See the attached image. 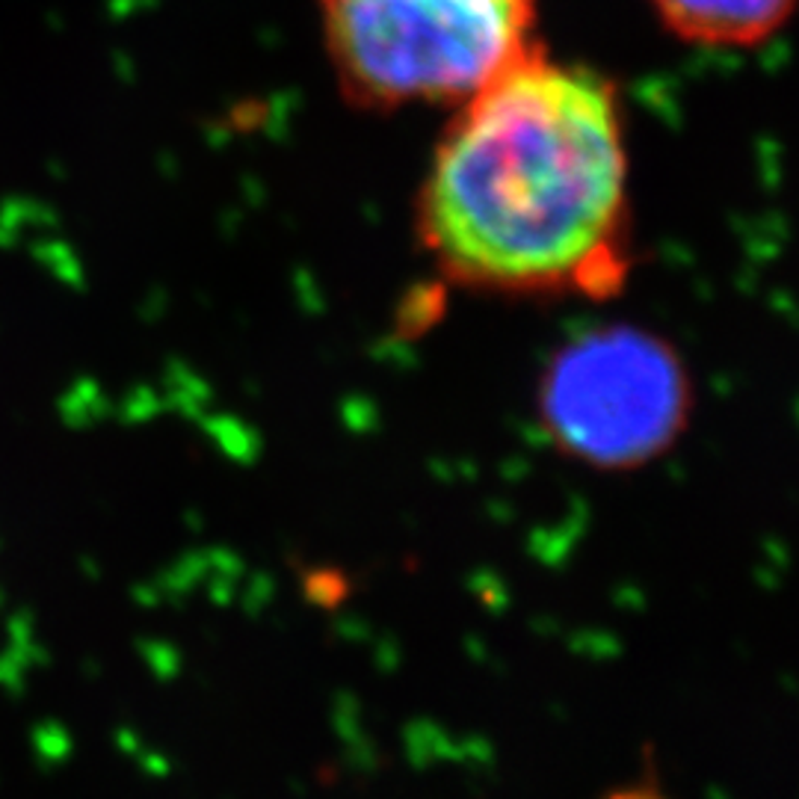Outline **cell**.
<instances>
[{
    "mask_svg": "<svg viewBox=\"0 0 799 799\" xmlns=\"http://www.w3.org/2000/svg\"><path fill=\"white\" fill-rule=\"evenodd\" d=\"M335 77L361 107L462 104L527 53L536 0H318Z\"/></svg>",
    "mask_w": 799,
    "mask_h": 799,
    "instance_id": "7a4b0ae2",
    "label": "cell"
},
{
    "mask_svg": "<svg viewBox=\"0 0 799 799\" xmlns=\"http://www.w3.org/2000/svg\"><path fill=\"white\" fill-rule=\"evenodd\" d=\"M693 385L669 341L628 323L565 341L539 380V424L565 460L634 472L684 432Z\"/></svg>",
    "mask_w": 799,
    "mask_h": 799,
    "instance_id": "3957f363",
    "label": "cell"
},
{
    "mask_svg": "<svg viewBox=\"0 0 799 799\" xmlns=\"http://www.w3.org/2000/svg\"><path fill=\"white\" fill-rule=\"evenodd\" d=\"M797 0H652L666 31L702 48H752L785 27Z\"/></svg>",
    "mask_w": 799,
    "mask_h": 799,
    "instance_id": "277c9868",
    "label": "cell"
},
{
    "mask_svg": "<svg viewBox=\"0 0 799 799\" xmlns=\"http://www.w3.org/2000/svg\"><path fill=\"white\" fill-rule=\"evenodd\" d=\"M625 199L613 86L536 48L462 102L420 190V240L460 285H584L613 261Z\"/></svg>",
    "mask_w": 799,
    "mask_h": 799,
    "instance_id": "6da1fadb",
    "label": "cell"
},
{
    "mask_svg": "<svg viewBox=\"0 0 799 799\" xmlns=\"http://www.w3.org/2000/svg\"><path fill=\"white\" fill-rule=\"evenodd\" d=\"M605 799H669V797H666L664 790L657 788V785H648V782H643V785H625V788L610 790Z\"/></svg>",
    "mask_w": 799,
    "mask_h": 799,
    "instance_id": "5b68a950",
    "label": "cell"
}]
</instances>
